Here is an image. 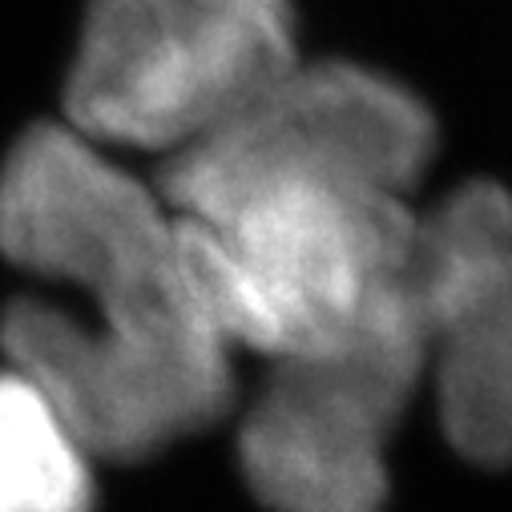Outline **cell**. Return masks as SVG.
I'll use <instances>...</instances> for the list:
<instances>
[{
	"instance_id": "1",
	"label": "cell",
	"mask_w": 512,
	"mask_h": 512,
	"mask_svg": "<svg viewBox=\"0 0 512 512\" xmlns=\"http://www.w3.org/2000/svg\"><path fill=\"white\" fill-rule=\"evenodd\" d=\"M0 250L85 299L81 311L13 303L0 343L93 460H146L230 408L234 351L178 218L105 146L73 125H33L0 170Z\"/></svg>"
},
{
	"instance_id": "2",
	"label": "cell",
	"mask_w": 512,
	"mask_h": 512,
	"mask_svg": "<svg viewBox=\"0 0 512 512\" xmlns=\"http://www.w3.org/2000/svg\"><path fill=\"white\" fill-rule=\"evenodd\" d=\"M174 218L222 339L267 363L327 347L396 303L416 238L408 198L339 186H283Z\"/></svg>"
},
{
	"instance_id": "3",
	"label": "cell",
	"mask_w": 512,
	"mask_h": 512,
	"mask_svg": "<svg viewBox=\"0 0 512 512\" xmlns=\"http://www.w3.org/2000/svg\"><path fill=\"white\" fill-rule=\"evenodd\" d=\"M299 61L291 0H93L65 113L97 146H198Z\"/></svg>"
},
{
	"instance_id": "4",
	"label": "cell",
	"mask_w": 512,
	"mask_h": 512,
	"mask_svg": "<svg viewBox=\"0 0 512 512\" xmlns=\"http://www.w3.org/2000/svg\"><path fill=\"white\" fill-rule=\"evenodd\" d=\"M436 150L428 105L400 81L303 57L198 146L166 158L158 194L198 218L283 186L408 198Z\"/></svg>"
},
{
	"instance_id": "5",
	"label": "cell",
	"mask_w": 512,
	"mask_h": 512,
	"mask_svg": "<svg viewBox=\"0 0 512 512\" xmlns=\"http://www.w3.org/2000/svg\"><path fill=\"white\" fill-rule=\"evenodd\" d=\"M424 383V327L404 279V295L351 335L271 363L238 436L250 492L271 512H379L392 432Z\"/></svg>"
},
{
	"instance_id": "6",
	"label": "cell",
	"mask_w": 512,
	"mask_h": 512,
	"mask_svg": "<svg viewBox=\"0 0 512 512\" xmlns=\"http://www.w3.org/2000/svg\"><path fill=\"white\" fill-rule=\"evenodd\" d=\"M408 295L448 444L472 464H512V194L472 182L416 214Z\"/></svg>"
},
{
	"instance_id": "7",
	"label": "cell",
	"mask_w": 512,
	"mask_h": 512,
	"mask_svg": "<svg viewBox=\"0 0 512 512\" xmlns=\"http://www.w3.org/2000/svg\"><path fill=\"white\" fill-rule=\"evenodd\" d=\"M93 456L69 420L5 367L0 371V512H89Z\"/></svg>"
}]
</instances>
